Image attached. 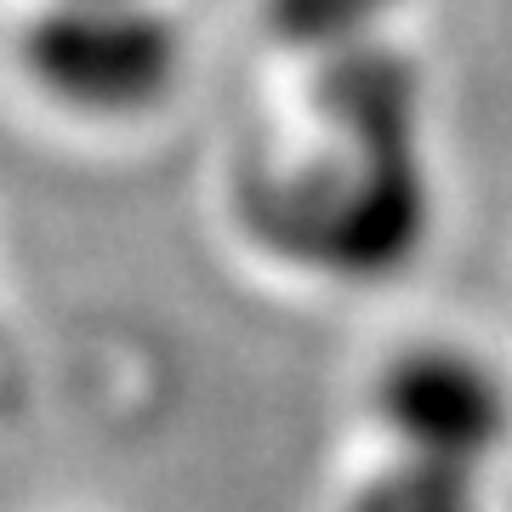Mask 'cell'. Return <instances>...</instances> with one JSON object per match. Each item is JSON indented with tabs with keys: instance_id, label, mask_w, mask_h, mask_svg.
I'll return each instance as SVG.
<instances>
[{
	"instance_id": "1",
	"label": "cell",
	"mask_w": 512,
	"mask_h": 512,
	"mask_svg": "<svg viewBox=\"0 0 512 512\" xmlns=\"http://www.w3.org/2000/svg\"><path fill=\"white\" fill-rule=\"evenodd\" d=\"M313 137L262 148L234 183L251 245L330 285H387L433 239L427 74L387 35L313 57Z\"/></svg>"
},
{
	"instance_id": "2",
	"label": "cell",
	"mask_w": 512,
	"mask_h": 512,
	"mask_svg": "<svg viewBox=\"0 0 512 512\" xmlns=\"http://www.w3.org/2000/svg\"><path fill=\"white\" fill-rule=\"evenodd\" d=\"M18 69L52 109L131 126L177 97L188 35L165 0H40L18 29Z\"/></svg>"
},
{
	"instance_id": "3",
	"label": "cell",
	"mask_w": 512,
	"mask_h": 512,
	"mask_svg": "<svg viewBox=\"0 0 512 512\" xmlns=\"http://www.w3.org/2000/svg\"><path fill=\"white\" fill-rule=\"evenodd\" d=\"M370 416L387 450L484 473L512 439V393L501 370L456 342L399 348L370 382Z\"/></svg>"
},
{
	"instance_id": "4",
	"label": "cell",
	"mask_w": 512,
	"mask_h": 512,
	"mask_svg": "<svg viewBox=\"0 0 512 512\" xmlns=\"http://www.w3.org/2000/svg\"><path fill=\"white\" fill-rule=\"evenodd\" d=\"M484 473L450 467V461L404 456L387 450V461L353 490L348 512H484Z\"/></svg>"
},
{
	"instance_id": "5",
	"label": "cell",
	"mask_w": 512,
	"mask_h": 512,
	"mask_svg": "<svg viewBox=\"0 0 512 512\" xmlns=\"http://www.w3.org/2000/svg\"><path fill=\"white\" fill-rule=\"evenodd\" d=\"M404 0H262V23L268 35L296 57H325L342 46L387 35V18Z\"/></svg>"
}]
</instances>
